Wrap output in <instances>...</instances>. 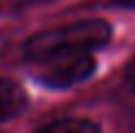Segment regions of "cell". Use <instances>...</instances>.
Here are the masks:
<instances>
[{
  "mask_svg": "<svg viewBox=\"0 0 135 133\" xmlns=\"http://www.w3.org/2000/svg\"><path fill=\"white\" fill-rule=\"evenodd\" d=\"M113 29L106 20L89 18L33 33L22 44V55L29 62H55L71 55H84L109 44Z\"/></svg>",
  "mask_w": 135,
  "mask_h": 133,
  "instance_id": "6da1fadb",
  "label": "cell"
},
{
  "mask_svg": "<svg viewBox=\"0 0 135 133\" xmlns=\"http://www.w3.org/2000/svg\"><path fill=\"white\" fill-rule=\"evenodd\" d=\"M95 69H98V62L91 53L71 55V58L51 62V66L44 73H40V82L49 89H69L89 80L95 73Z\"/></svg>",
  "mask_w": 135,
  "mask_h": 133,
  "instance_id": "7a4b0ae2",
  "label": "cell"
},
{
  "mask_svg": "<svg viewBox=\"0 0 135 133\" xmlns=\"http://www.w3.org/2000/svg\"><path fill=\"white\" fill-rule=\"evenodd\" d=\"M27 107V91L16 80L0 78V122L11 120Z\"/></svg>",
  "mask_w": 135,
  "mask_h": 133,
  "instance_id": "3957f363",
  "label": "cell"
},
{
  "mask_svg": "<svg viewBox=\"0 0 135 133\" xmlns=\"http://www.w3.org/2000/svg\"><path fill=\"white\" fill-rule=\"evenodd\" d=\"M36 133H100V126L84 118H62L40 126Z\"/></svg>",
  "mask_w": 135,
  "mask_h": 133,
  "instance_id": "277c9868",
  "label": "cell"
},
{
  "mask_svg": "<svg viewBox=\"0 0 135 133\" xmlns=\"http://www.w3.org/2000/svg\"><path fill=\"white\" fill-rule=\"evenodd\" d=\"M124 78H126V82H128V87L135 91V55L131 58V62L126 64V71H124Z\"/></svg>",
  "mask_w": 135,
  "mask_h": 133,
  "instance_id": "5b68a950",
  "label": "cell"
},
{
  "mask_svg": "<svg viewBox=\"0 0 135 133\" xmlns=\"http://www.w3.org/2000/svg\"><path fill=\"white\" fill-rule=\"evenodd\" d=\"M11 2V7H16V9H27V7H33V4H44V2H53V0H9Z\"/></svg>",
  "mask_w": 135,
  "mask_h": 133,
  "instance_id": "8992f818",
  "label": "cell"
},
{
  "mask_svg": "<svg viewBox=\"0 0 135 133\" xmlns=\"http://www.w3.org/2000/svg\"><path fill=\"white\" fill-rule=\"evenodd\" d=\"M113 7H122V9H135V0H109Z\"/></svg>",
  "mask_w": 135,
  "mask_h": 133,
  "instance_id": "52a82bcc",
  "label": "cell"
}]
</instances>
